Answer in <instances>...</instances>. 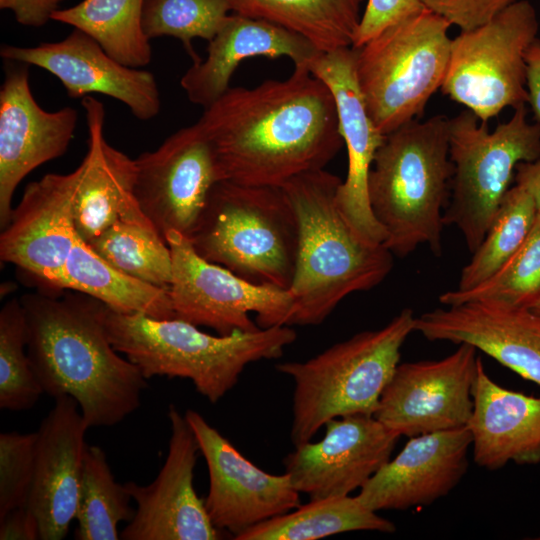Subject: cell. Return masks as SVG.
<instances>
[{
  "instance_id": "7402d4cb",
  "label": "cell",
  "mask_w": 540,
  "mask_h": 540,
  "mask_svg": "<svg viewBox=\"0 0 540 540\" xmlns=\"http://www.w3.org/2000/svg\"><path fill=\"white\" fill-rule=\"evenodd\" d=\"M87 429L76 400L64 395L37 430L27 507L38 520L41 540H62L76 517Z\"/></svg>"
},
{
  "instance_id": "d4e9b609",
  "label": "cell",
  "mask_w": 540,
  "mask_h": 540,
  "mask_svg": "<svg viewBox=\"0 0 540 540\" xmlns=\"http://www.w3.org/2000/svg\"><path fill=\"white\" fill-rule=\"evenodd\" d=\"M320 52L297 32L233 13L209 41L207 57L193 62L181 77L180 85L190 102L205 109L230 88L234 71L245 59L286 56L294 66H308Z\"/></svg>"
},
{
  "instance_id": "7a4b0ae2",
  "label": "cell",
  "mask_w": 540,
  "mask_h": 540,
  "mask_svg": "<svg viewBox=\"0 0 540 540\" xmlns=\"http://www.w3.org/2000/svg\"><path fill=\"white\" fill-rule=\"evenodd\" d=\"M20 302L43 393L74 398L88 428L117 425L139 408L147 379L111 344L105 304L77 291L25 294Z\"/></svg>"
},
{
  "instance_id": "ba28073f",
  "label": "cell",
  "mask_w": 540,
  "mask_h": 540,
  "mask_svg": "<svg viewBox=\"0 0 540 540\" xmlns=\"http://www.w3.org/2000/svg\"><path fill=\"white\" fill-rule=\"evenodd\" d=\"M450 27L444 18L424 10L354 48L358 85L383 135L418 119L441 88L450 58Z\"/></svg>"
},
{
  "instance_id": "5b68a950",
  "label": "cell",
  "mask_w": 540,
  "mask_h": 540,
  "mask_svg": "<svg viewBox=\"0 0 540 540\" xmlns=\"http://www.w3.org/2000/svg\"><path fill=\"white\" fill-rule=\"evenodd\" d=\"M106 330L113 347L146 379H190L211 403L237 384L248 364L280 358L297 337L288 325L214 336L180 318L156 319L109 308Z\"/></svg>"
},
{
  "instance_id": "8992f818",
  "label": "cell",
  "mask_w": 540,
  "mask_h": 540,
  "mask_svg": "<svg viewBox=\"0 0 540 540\" xmlns=\"http://www.w3.org/2000/svg\"><path fill=\"white\" fill-rule=\"evenodd\" d=\"M415 319L405 308L380 329L357 333L306 361L276 365L294 382L290 430L294 447L309 442L331 419L374 415Z\"/></svg>"
},
{
  "instance_id": "1f68e13d",
  "label": "cell",
  "mask_w": 540,
  "mask_h": 540,
  "mask_svg": "<svg viewBox=\"0 0 540 540\" xmlns=\"http://www.w3.org/2000/svg\"><path fill=\"white\" fill-rule=\"evenodd\" d=\"M537 215L531 192L516 183L504 196L482 242L462 268L456 289H470L493 275L523 244Z\"/></svg>"
},
{
  "instance_id": "9c48e42d",
  "label": "cell",
  "mask_w": 540,
  "mask_h": 540,
  "mask_svg": "<svg viewBox=\"0 0 540 540\" xmlns=\"http://www.w3.org/2000/svg\"><path fill=\"white\" fill-rule=\"evenodd\" d=\"M453 163L444 224L461 232L471 254L482 242L521 162L540 159V125L527 119L526 106L490 131L468 109L449 118Z\"/></svg>"
},
{
  "instance_id": "5bb4252c",
  "label": "cell",
  "mask_w": 540,
  "mask_h": 540,
  "mask_svg": "<svg viewBox=\"0 0 540 540\" xmlns=\"http://www.w3.org/2000/svg\"><path fill=\"white\" fill-rule=\"evenodd\" d=\"M170 439L165 462L148 485L124 483L136 504L133 518L120 533L123 540H217L204 500L193 485L197 453L195 434L174 404L168 408Z\"/></svg>"
},
{
  "instance_id": "8d00e7d4",
  "label": "cell",
  "mask_w": 540,
  "mask_h": 540,
  "mask_svg": "<svg viewBox=\"0 0 540 540\" xmlns=\"http://www.w3.org/2000/svg\"><path fill=\"white\" fill-rule=\"evenodd\" d=\"M37 431L0 434V518L27 506L35 468Z\"/></svg>"
},
{
  "instance_id": "f35d334b",
  "label": "cell",
  "mask_w": 540,
  "mask_h": 540,
  "mask_svg": "<svg viewBox=\"0 0 540 540\" xmlns=\"http://www.w3.org/2000/svg\"><path fill=\"white\" fill-rule=\"evenodd\" d=\"M425 9L461 30L476 28L518 0H420Z\"/></svg>"
},
{
  "instance_id": "2e32d148",
  "label": "cell",
  "mask_w": 540,
  "mask_h": 540,
  "mask_svg": "<svg viewBox=\"0 0 540 540\" xmlns=\"http://www.w3.org/2000/svg\"><path fill=\"white\" fill-rule=\"evenodd\" d=\"M28 64L5 61L0 88V227L9 222L20 182L42 164L61 157L78 123L70 106L44 110L35 100Z\"/></svg>"
},
{
  "instance_id": "4fadbf2b",
  "label": "cell",
  "mask_w": 540,
  "mask_h": 540,
  "mask_svg": "<svg viewBox=\"0 0 540 540\" xmlns=\"http://www.w3.org/2000/svg\"><path fill=\"white\" fill-rule=\"evenodd\" d=\"M477 351L461 343L442 359L399 364L381 394L375 418L409 438L467 426Z\"/></svg>"
},
{
  "instance_id": "cb8c5ba5",
  "label": "cell",
  "mask_w": 540,
  "mask_h": 540,
  "mask_svg": "<svg viewBox=\"0 0 540 540\" xmlns=\"http://www.w3.org/2000/svg\"><path fill=\"white\" fill-rule=\"evenodd\" d=\"M81 105L88 128V151L81 162L83 169L75 201L77 236L89 243L118 222L154 228L136 197L135 159L105 139L103 103L85 96Z\"/></svg>"
},
{
  "instance_id": "4dcf8cb0",
  "label": "cell",
  "mask_w": 540,
  "mask_h": 540,
  "mask_svg": "<svg viewBox=\"0 0 540 540\" xmlns=\"http://www.w3.org/2000/svg\"><path fill=\"white\" fill-rule=\"evenodd\" d=\"M125 484L118 483L104 450L87 445L82 468L75 519L77 540H118L120 522H129L135 513Z\"/></svg>"
},
{
  "instance_id": "60d3db41",
  "label": "cell",
  "mask_w": 540,
  "mask_h": 540,
  "mask_svg": "<svg viewBox=\"0 0 540 540\" xmlns=\"http://www.w3.org/2000/svg\"><path fill=\"white\" fill-rule=\"evenodd\" d=\"M39 523L27 507H18L0 518V540H38Z\"/></svg>"
},
{
  "instance_id": "836d02e7",
  "label": "cell",
  "mask_w": 540,
  "mask_h": 540,
  "mask_svg": "<svg viewBox=\"0 0 540 540\" xmlns=\"http://www.w3.org/2000/svg\"><path fill=\"white\" fill-rule=\"evenodd\" d=\"M119 271L169 289L172 257L166 240L153 227L118 222L87 243Z\"/></svg>"
},
{
  "instance_id": "ac0fdd59",
  "label": "cell",
  "mask_w": 540,
  "mask_h": 540,
  "mask_svg": "<svg viewBox=\"0 0 540 540\" xmlns=\"http://www.w3.org/2000/svg\"><path fill=\"white\" fill-rule=\"evenodd\" d=\"M356 51L343 47L320 52L309 71L331 90L337 107L340 133L347 149L348 169L336 194L337 206L356 236L377 246L387 235L375 218L368 195V178L383 135L374 125L363 100L355 69Z\"/></svg>"
},
{
  "instance_id": "b9f144b4",
  "label": "cell",
  "mask_w": 540,
  "mask_h": 540,
  "mask_svg": "<svg viewBox=\"0 0 540 540\" xmlns=\"http://www.w3.org/2000/svg\"><path fill=\"white\" fill-rule=\"evenodd\" d=\"M528 104L540 125V39L536 38L525 54Z\"/></svg>"
},
{
  "instance_id": "603a6c76",
  "label": "cell",
  "mask_w": 540,
  "mask_h": 540,
  "mask_svg": "<svg viewBox=\"0 0 540 540\" xmlns=\"http://www.w3.org/2000/svg\"><path fill=\"white\" fill-rule=\"evenodd\" d=\"M414 331L430 341L470 344L540 385V315L528 308L446 306L416 317Z\"/></svg>"
},
{
  "instance_id": "4316f807",
  "label": "cell",
  "mask_w": 540,
  "mask_h": 540,
  "mask_svg": "<svg viewBox=\"0 0 540 540\" xmlns=\"http://www.w3.org/2000/svg\"><path fill=\"white\" fill-rule=\"evenodd\" d=\"M77 291L121 314L176 318L169 289L131 277L111 266L77 237L64 264L59 289Z\"/></svg>"
},
{
  "instance_id": "44dd1931",
  "label": "cell",
  "mask_w": 540,
  "mask_h": 540,
  "mask_svg": "<svg viewBox=\"0 0 540 540\" xmlns=\"http://www.w3.org/2000/svg\"><path fill=\"white\" fill-rule=\"evenodd\" d=\"M471 445L468 426L410 437L400 453L360 488L356 498L375 512L431 505L461 481Z\"/></svg>"
},
{
  "instance_id": "83f0119b",
  "label": "cell",
  "mask_w": 540,
  "mask_h": 540,
  "mask_svg": "<svg viewBox=\"0 0 540 540\" xmlns=\"http://www.w3.org/2000/svg\"><path fill=\"white\" fill-rule=\"evenodd\" d=\"M232 12L309 39L320 51L352 47L364 0H228Z\"/></svg>"
},
{
  "instance_id": "7bdbcfd3",
  "label": "cell",
  "mask_w": 540,
  "mask_h": 540,
  "mask_svg": "<svg viewBox=\"0 0 540 540\" xmlns=\"http://www.w3.org/2000/svg\"><path fill=\"white\" fill-rule=\"evenodd\" d=\"M515 180L531 192L540 213V159L519 163L516 167Z\"/></svg>"
},
{
  "instance_id": "e0dca14e",
  "label": "cell",
  "mask_w": 540,
  "mask_h": 540,
  "mask_svg": "<svg viewBox=\"0 0 540 540\" xmlns=\"http://www.w3.org/2000/svg\"><path fill=\"white\" fill-rule=\"evenodd\" d=\"M323 438L296 446L284 458L293 487L310 500L347 496L391 457L399 435L374 415L351 414L325 423Z\"/></svg>"
},
{
  "instance_id": "6da1fadb",
  "label": "cell",
  "mask_w": 540,
  "mask_h": 540,
  "mask_svg": "<svg viewBox=\"0 0 540 540\" xmlns=\"http://www.w3.org/2000/svg\"><path fill=\"white\" fill-rule=\"evenodd\" d=\"M215 152L220 181L281 187L325 169L344 145L335 98L307 66L285 80L229 88L197 121Z\"/></svg>"
},
{
  "instance_id": "484cf974",
  "label": "cell",
  "mask_w": 540,
  "mask_h": 540,
  "mask_svg": "<svg viewBox=\"0 0 540 540\" xmlns=\"http://www.w3.org/2000/svg\"><path fill=\"white\" fill-rule=\"evenodd\" d=\"M472 398L467 426L478 466L497 470L510 461L518 465L540 463V397L498 385L479 358Z\"/></svg>"
},
{
  "instance_id": "ab89813d",
  "label": "cell",
  "mask_w": 540,
  "mask_h": 540,
  "mask_svg": "<svg viewBox=\"0 0 540 540\" xmlns=\"http://www.w3.org/2000/svg\"><path fill=\"white\" fill-rule=\"evenodd\" d=\"M64 0H0V9L13 13L17 23L39 28L44 26L59 10Z\"/></svg>"
},
{
  "instance_id": "d6986e66",
  "label": "cell",
  "mask_w": 540,
  "mask_h": 540,
  "mask_svg": "<svg viewBox=\"0 0 540 540\" xmlns=\"http://www.w3.org/2000/svg\"><path fill=\"white\" fill-rule=\"evenodd\" d=\"M5 61L21 62L42 68L55 76L71 98L102 94L126 105L142 121L155 118L160 111V92L155 75L144 69L124 65L111 57L85 32L74 28L57 42L33 47L3 44Z\"/></svg>"
},
{
  "instance_id": "ee69618b",
  "label": "cell",
  "mask_w": 540,
  "mask_h": 540,
  "mask_svg": "<svg viewBox=\"0 0 540 540\" xmlns=\"http://www.w3.org/2000/svg\"><path fill=\"white\" fill-rule=\"evenodd\" d=\"M529 309L535 312L536 314L540 315V294L536 298V300L532 303Z\"/></svg>"
},
{
  "instance_id": "8fae6325",
  "label": "cell",
  "mask_w": 540,
  "mask_h": 540,
  "mask_svg": "<svg viewBox=\"0 0 540 540\" xmlns=\"http://www.w3.org/2000/svg\"><path fill=\"white\" fill-rule=\"evenodd\" d=\"M164 238L172 257L169 294L176 318L219 335L290 326L293 302L288 290L252 283L205 260L179 232L169 231Z\"/></svg>"
},
{
  "instance_id": "e575fe53",
  "label": "cell",
  "mask_w": 540,
  "mask_h": 540,
  "mask_svg": "<svg viewBox=\"0 0 540 540\" xmlns=\"http://www.w3.org/2000/svg\"><path fill=\"white\" fill-rule=\"evenodd\" d=\"M27 337L24 308L13 298L0 310L1 409H31L43 394L27 353Z\"/></svg>"
},
{
  "instance_id": "52a82bcc",
  "label": "cell",
  "mask_w": 540,
  "mask_h": 540,
  "mask_svg": "<svg viewBox=\"0 0 540 540\" xmlns=\"http://www.w3.org/2000/svg\"><path fill=\"white\" fill-rule=\"evenodd\" d=\"M188 238L202 258L245 280L286 290L292 283L298 222L282 187L218 181Z\"/></svg>"
},
{
  "instance_id": "30bf717a",
  "label": "cell",
  "mask_w": 540,
  "mask_h": 540,
  "mask_svg": "<svg viewBox=\"0 0 540 540\" xmlns=\"http://www.w3.org/2000/svg\"><path fill=\"white\" fill-rule=\"evenodd\" d=\"M537 11L518 0L490 21L452 39L441 91L487 123L528 104L525 54L537 38Z\"/></svg>"
},
{
  "instance_id": "277c9868",
  "label": "cell",
  "mask_w": 540,
  "mask_h": 540,
  "mask_svg": "<svg viewBox=\"0 0 540 540\" xmlns=\"http://www.w3.org/2000/svg\"><path fill=\"white\" fill-rule=\"evenodd\" d=\"M453 170L446 116L412 120L385 135L369 173L368 195L393 255L408 256L419 245L442 254Z\"/></svg>"
},
{
  "instance_id": "7c38bea8",
  "label": "cell",
  "mask_w": 540,
  "mask_h": 540,
  "mask_svg": "<svg viewBox=\"0 0 540 540\" xmlns=\"http://www.w3.org/2000/svg\"><path fill=\"white\" fill-rule=\"evenodd\" d=\"M135 164V193L146 218L163 238L169 231L189 237L220 181L214 149L199 123L179 129Z\"/></svg>"
},
{
  "instance_id": "f1b7e54d",
  "label": "cell",
  "mask_w": 540,
  "mask_h": 540,
  "mask_svg": "<svg viewBox=\"0 0 540 540\" xmlns=\"http://www.w3.org/2000/svg\"><path fill=\"white\" fill-rule=\"evenodd\" d=\"M393 533V522L347 496L310 500L293 510L252 526L236 540H315L350 531Z\"/></svg>"
},
{
  "instance_id": "74e56055",
  "label": "cell",
  "mask_w": 540,
  "mask_h": 540,
  "mask_svg": "<svg viewBox=\"0 0 540 540\" xmlns=\"http://www.w3.org/2000/svg\"><path fill=\"white\" fill-rule=\"evenodd\" d=\"M424 10L420 0H367L352 48H360L389 26Z\"/></svg>"
},
{
  "instance_id": "9a60e30c",
  "label": "cell",
  "mask_w": 540,
  "mask_h": 540,
  "mask_svg": "<svg viewBox=\"0 0 540 540\" xmlns=\"http://www.w3.org/2000/svg\"><path fill=\"white\" fill-rule=\"evenodd\" d=\"M184 415L207 463L209 491L204 503L218 530L228 531L235 538L300 505V493L287 473L274 475L263 471L200 413L187 409Z\"/></svg>"
},
{
  "instance_id": "f546056e",
  "label": "cell",
  "mask_w": 540,
  "mask_h": 540,
  "mask_svg": "<svg viewBox=\"0 0 540 540\" xmlns=\"http://www.w3.org/2000/svg\"><path fill=\"white\" fill-rule=\"evenodd\" d=\"M144 1L82 0L57 10L52 20L85 32L120 63L144 68L152 58L150 39L142 26Z\"/></svg>"
},
{
  "instance_id": "ffe728a7",
  "label": "cell",
  "mask_w": 540,
  "mask_h": 540,
  "mask_svg": "<svg viewBox=\"0 0 540 540\" xmlns=\"http://www.w3.org/2000/svg\"><path fill=\"white\" fill-rule=\"evenodd\" d=\"M82 164L49 173L25 188L0 235L1 261L12 263L59 289L62 270L77 239L74 209Z\"/></svg>"
},
{
  "instance_id": "3957f363",
  "label": "cell",
  "mask_w": 540,
  "mask_h": 540,
  "mask_svg": "<svg viewBox=\"0 0 540 540\" xmlns=\"http://www.w3.org/2000/svg\"><path fill=\"white\" fill-rule=\"evenodd\" d=\"M341 182L320 169L281 186L298 222L290 326L322 323L346 296L376 287L392 270L393 253L360 240L343 218L336 202Z\"/></svg>"
},
{
  "instance_id": "d6a6232c",
  "label": "cell",
  "mask_w": 540,
  "mask_h": 540,
  "mask_svg": "<svg viewBox=\"0 0 540 540\" xmlns=\"http://www.w3.org/2000/svg\"><path fill=\"white\" fill-rule=\"evenodd\" d=\"M540 294V213L519 249L493 275L467 290L439 296L445 306L482 303L500 308H530Z\"/></svg>"
},
{
  "instance_id": "d590c367",
  "label": "cell",
  "mask_w": 540,
  "mask_h": 540,
  "mask_svg": "<svg viewBox=\"0 0 540 540\" xmlns=\"http://www.w3.org/2000/svg\"><path fill=\"white\" fill-rule=\"evenodd\" d=\"M232 12L228 0H145L142 26L149 39L173 37L198 61L194 38H214Z\"/></svg>"
}]
</instances>
